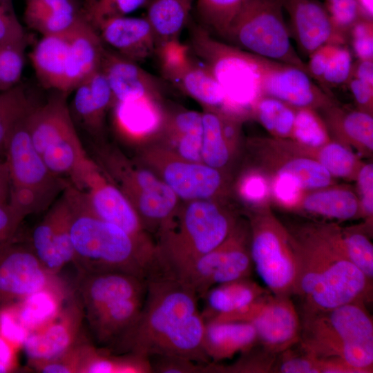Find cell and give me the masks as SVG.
Returning a JSON list of instances; mask_svg holds the SVG:
<instances>
[{
  "label": "cell",
  "instance_id": "cell-1",
  "mask_svg": "<svg viewBox=\"0 0 373 373\" xmlns=\"http://www.w3.org/2000/svg\"><path fill=\"white\" fill-rule=\"evenodd\" d=\"M198 300L195 292L178 278L162 272L152 274L146 279L139 318L118 352L148 358L177 356L210 363L203 348L205 321Z\"/></svg>",
  "mask_w": 373,
  "mask_h": 373
},
{
  "label": "cell",
  "instance_id": "cell-2",
  "mask_svg": "<svg viewBox=\"0 0 373 373\" xmlns=\"http://www.w3.org/2000/svg\"><path fill=\"white\" fill-rule=\"evenodd\" d=\"M293 238L297 258L294 294L300 296L305 312L370 298L372 283L334 247L317 225L304 228Z\"/></svg>",
  "mask_w": 373,
  "mask_h": 373
},
{
  "label": "cell",
  "instance_id": "cell-3",
  "mask_svg": "<svg viewBox=\"0 0 373 373\" xmlns=\"http://www.w3.org/2000/svg\"><path fill=\"white\" fill-rule=\"evenodd\" d=\"M71 207L73 263L79 274L123 272L146 280L158 271L156 259L119 227L88 212L73 186L65 189Z\"/></svg>",
  "mask_w": 373,
  "mask_h": 373
},
{
  "label": "cell",
  "instance_id": "cell-4",
  "mask_svg": "<svg viewBox=\"0 0 373 373\" xmlns=\"http://www.w3.org/2000/svg\"><path fill=\"white\" fill-rule=\"evenodd\" d=\"M222 200L181 201L155 238L160 272L177 276L229 236L238 220Z\"/></svg>",
  "mask_w": 373,
  "mask_h": 373
},
{
  "label": "cell",
  "instance_id": "cell-5",
  "mask_svg": "<svg viewBox=\"0 0 373 373\" xmlns=\"http://www.w3.org/2000/svg\"><path fill=\"white\" fill-rule=\"evenodd\" d=\"M365 302L304 312L300 346L318 358L340 359L360 373L372 372L373 321Z\"/></svg>",
  "mask_w": 373,
  "mask_h": 373
},
{
  "label": "cell",
  "instance_id": "cell-6",
  "mask_svg": "<svg viewBox=\"0 0 373 373\" xmlns=\"http://www.w3.org/2000/svg\"><path fill=\"white\" fill-rule=\"evenodd\" d=\"M67 93L56 91L46 102L36 104L26 122L32 145L47 167L75 188L84 189L98 168L84 149L67 103Z\"/></svg>",
  "mask_w": 373,
  "mask_h": 373
},
{
  "label": "cell",
  "instance_id": "cell-7",
  "mask_svg": "<svg viewBox=\"0 0 373 373\" xmlns=\"http://www.w3.org/2000/svg\"><path fill=\"white\" fill-rule=\"evenodd\" d=\"M95 161L128 200L152 236L169 222L181 203L169 186L142 164L103 142L93 145Z\"/></svg>",
  "mask_w": 373,
  "mask_h": 373
},
{
  "label": "cell",
  "instance_id": "cell-8",
  "mask_svg": "<svg viewBox=\"0 0 373 373\" xmlns=\"http://www.w3.org/2000/svg\"><path fill=\"white\" fill-rule=\"evenodd\" d=\"M28 115L13 129L4 155L10 180L9 204L24 218L48 209L69 183L51 172L34 148Z\"/></svg>",
  "mask_w": 373,
  "mask_h": 373
},
{
  "label": "cell",
  "instance_id": "cell-9",
  "mask_svg": "<svg viewBox=\"0 0 373 373\" xmlns=\"http://www.w3.org/2000/svg\"><path fill=\"white\" fill-rule=\"evenodd\" d=\"M190 48L214 76L225 96L223 111L241 120L262 95L249 52L216 39L200 25L190 28Z\"/></svg>",
  "mask_w": 373,
  "mask_h": 373
},
{
  "label": "cell",
  "instance_id": "cell-10",
  "mask_svg": "<svg viewBox=\"0 0 373 373\" xmlns=\"http://www.w3.org/2000/svg\"><path fill=\"white\" fill-rule=\"evenodd\" d=\"M283 9L281 0H246L226 39L241 49L294 66L310 76L307 64L291 44Z\"/></svg>",
  "mask_w": 373,
  "mask_h": 373
},
{
  "label": "cell",
  "instance_id": "cell-11",
  "mask_svg": "<svg viewBox=\"0 0 373 373\" xmlns=\"http://www.w3.org/2000/svg\"><path fill=\"white\" fill-rule=\"evenodd\" d=\"M249 216L253 265L272 294L290 297L294 294L297 276L293 236L267 207L253 210Z\"/></svg>",
  "mask_w": 373,
  "mask_h": 373
},
{
  "label": "cell",
  "instance_id": "cell-12",
  "mask_svg": "<svg viewBox=\"0 0 373 373\" xmlns=\"http://www.w3.org/2000/svg\"><path fill=\"white\" fill-rule=\"evenodd\" d=\"M142 146L139 162L163 180L180 201L222 200L227 194L224 172L184 159L155 140Z\"/></svg>",
  "mask_w": 373,
  "mask_h": 373
},
{
  "label": "cell",
  "instance_id": "cell-13",
  "mask_svg": "<svg viewBox=\"0 0 373 373\" xmlns=\"http://www.w3.org/2000/svg\"><path fill=\"white\" fill-rule=\"evenodd\" d=\"M253 262L250 254L249 224L238 221L229 236L174 277L202 298L215 285L248 278Z\"/></svg>",
  "mask_w": 373,
  "mask_h": 373
},
{
  "label": "cell",
  "instance_id": "cell-14",
  "mask_svg": "<svg viewBox=\"0 0 373 373\" xmlns=\"http://www.w3.org/2000/svg\"><path fill=\"white\" fill-rule=\"evenodd\" d=\"M73 187L78 200L88 212L123 229L156 258L155 239L145 229L124 194L99 166L88 178L83 190Z\"/></svg>",
  "mask_w": 373,
  "mask_h": 373
},
{
  "label": "cell",
  "instance_id": "cell-15",
  "mask_svg": "<svg viewBox=\"0 0 373 373\" xmlns=\"http://www.w3.org/2000/svg\"><path fill=\"white\" fill-rule=\"evenodd\" d=\"M64 287L57 274L42 265L28 242L19 241L17 236L0 248V311L40 290Z\"/></svg>",
  "mask_w": 373,
  "mask_h": 373
},
{
  "label": "cell",
  "instance_id": "cell-16",
  "mask_svg": "<svg viewBox=\"0 0 373 373\" xmlns=\"http://www.w3.org/2000/svg\"><path fill=\"white\" fill-rule=\"evenodd\" d=\"M249 52L262 95L278 99L296 108L325 109L334 104L332 97L303 70Z\"/></svg>",
  "mask_w": 373,
  "mask_h": 373
},
{
  "label": "cell",
  "instance_id": "cell-17",
  "mask_svg": "<svg viewBox=\"0 0 373 373\" xmlns=\"http://www.w3.org/2000/svg\"><path fill=\"white\" fill-rule=\"evenodd\" d=\"M165 78L200 103L203 109L223 111L224 92L208 68L198 64L191 48L179 41L169 42L156 49Z\"/></svg>",
  "mask_w": 373,
  "mask_h": 373
},
{
  "label": "cell",
  "instance_id": "cell-18",
  "mask_svg": "<svg viewBox=\"0 0 373 373\" xmlns=\"http://www.w3.org/2000/svg\"><path fill=\"white\" fill-rule=\"evenodd\" d=\"M57 316L44 327L28 333L23 347L35 368L57 360L83 342L81 326L84 315L79 299L73 295Z\"/></svg>",
  "mask_w": 373,
  "mask_h": 373
},
{
  "label": "cell",
  "instance_id": "cell-19",
  "mask_svg": "<svg viewBox=\"0 0 373 373\" xmlns=\"http://www.w3.org/2000/svg\"><path fill=\"white\" fill-rule=\"evenodd\" d=\"M249 322L269 354L281 353L300 341L301 323L289 297L266 294Z\"/></svg>",
  "mask_w": 373,
  "mask_h": 373
},
{
  "label": "cell",
  "instance_id": "cell-20",
  "mask_svg": "<svg viewBox=\"0 0 373 373\" xmlns=\"http://www.w3.org/2000/svg\"><path fill=\"white\" fill-rule=\"evenodd\" d=\"M290 18L300 50L308 56L327 44H344L347 35L332 22L325 6L316 0H281Z\"/></svg>",
  "mask_w": 373,
  "mask_h": 373
},
{
  "label": "cell",
  "instance_id": "cell-21",
  "mask_svg": "<svg viewBox=\"0 0 373 373\" xmlns=\"http://www.w3.org/2000/svg\"><path fill=\"white\" fill-rule=\"evenodd\" d=\"M77 289L86 317L115 301L145 295L146 280L116 271L79 274Z\"/></svg>",
  "mask_w": 373,
  "mask_h": 373
},
{
  "label": "cell",
  "instance_id": "cell-22",
  "mask_svg": "<svg viewBox=\"0 0 373 373\" xmlns=\"http://www.w3.org/2000/svg\"><path fill=\"white\" fill-rule=\"evenodd\" d=\"M111 109L117 132L141 145L157 137L167 112L162 106V97L150 96L115 102Z\"/></svg>",
  "mask_w": 373,
  "mask_h": 373
},
{
  "label": "cell",
  "instance_id": "cell-23",
  "mask_svg": "<svg viewBox=\"0 0 373 373\" xmlns=\"http://www.w3.org/2000/svg\"><path fill=\"white\" fill-rule=\"evenodd\" d=\"M101 70L111 90L113 103L150 96L162 97V86L139 65L105 48Z\"/></svg>",
  "mask_w": 373,
  "mask_h": 373
},
{
  "label": "cell",
  "instance_id": "cell-24",
  "mask_svg": "<svg viewBox=\"0 0 373 373\" xmlns=\"http://www.w3.org/2000/svg\"><path fill=\"white\" fill-rule=\"evenodd\" d=\"M104 50L99 32L84 16L73 30L63 93L69 95L100 69Z\"/></svg>",
  "mask_w": 373,
  "mask_h": 373
},
{
  "label": "cell",
  "instance_id": "cell-25",
  "mask_svg": "<svg viewBox=\"0 0 373 373\" xmlns=\"http://www.w3.org/2000/svg\"><path fill=\"white\" fill-rule=\"evenodd\" d=\"M69 106L73 119L93 137L102 141L106 114L111 108V90L101 68L75 90Z\"/></svg>",
  "mask_w": 373,
  "mask_h": 373
},
{
  "label": "cell",
  "instance_id": "cell-26",
  "mask_svg": "<svg viewBox=\"0 0 373 373\" xmlns=\"http://www.w3.org/2000/svg\"><path fill=\"white\" fill-rule=\"evenodd\" d=\"M145 295L111 303L86 316L95 341L111 352L119 350L137 321Z\"/></svg>",
  "mask_w": 373,
  "mask_h": 373
},
{
  "label": "cell",
  "instance_id": "cell-27",
  "mask_svg": "<svg viewBox=\"0 0 373 373\" xmlns=\"http://www.w3.org/2000/svg\"><path fill=\"white\" fill-rule=\"evenodd\" d=\"M97 32L104 44L136 63L155 52L153 33L146 17L125 16L113 19L102 23Z\"/></svg>",
  "mask_w": 373,
  "mask_h": 373
},
{
  "label": "cell",
  "instance_id": "cell-28",
  "mask_svg": "<svg viewBox=\"0 0 373 373\" xmlns=\"http://www.w3.org/2000/svg\"><path fill=\"white\" fill-rule=\"evenodd\" d=\"M202 112L178 109L166 112L163 126L154 140L178 156L202 162Z\"/></svg>",
  "mask_w": 373,
  "mask_h": 373
},
{
  "label": "cell",
  "instance_id": "cell-29",
  "mask_svg": "<svg viewBox=\"0 0 373 373\" xmlns=\"http://www.w3.org/2000/svg\"><path fill=\"white\" fill-rule=\"evenodd\" d=\"M256 343L257 334L250 322H205L203 348L210 361L218 362L245 353Z\"/></svg>",
  "mask_w": 373,
  "mask_h": 373
},
{
  "label": "cell",
  "instance_id": "cell-30",
  "mask_svg": "<svg viewBox=\"0 0 373 373\" xmlns=\"http://www.w3.org/2000/svg\"><path fill=\"white\" fill-rule=\"evenodd\" d=\"M75 26L60 34L42 36L29 55L36 77L46 89L63 92L68 49Z\"/></svg>",
  "mask_w": 373,
  "mask_h": 373
},
{
  "label": "cell",
  "instance_id": "cell-31",
  "mask_svg": "<svg viewBox=\"0 0 373 373\" xmlns=\"http://www.w3.org/2000/svg\"><path fill=\"white\" fill-rule=\"evenodd\" d=\"M269 292L249 277L219 284L209 289L202 297L204 307L201 314L205 322L220 321L245 309Z\"/></svg>",
  "mask_w": 373,
  "mask_h": 373
},
{
  "label": "cell",
  "instance_id": "cell-32",
  "mask_svg": "<svg viewBox=\"0 0 373 373\" xmlns=\"http://www.w3.org/2000/svg\"><path fill=\"white\" fill-rule=\"evenodd\" d=\"M84 16L76 0H25L24 21L42 36L64 32Z\"/></svg>",
  "mask_w": 373,
  "mask_h": 373
},
{
  "label": "cell",
  "instance_id": "cell-33",
  "mask_svg": "<svg viewBox=\"0 0 373 373\" xmlns=\"http://www.w3.org/2000/svg\"><path fill=\"white\" fill-rule=\"evenodd\" d=\"M193 0H152L146 19L152 29L155 50L178 40L189 21Z\"/></svg>",
  "mask_w": 373,
  "mask_h": 373
},
{
  "label": "cell",
  "instance_id": "cell-34",
  "mask_svg": "<svg viewBox=\"0 0 373 373\" xmlns=\"http://www.w3.org/2000/svg\"><path fill=\"white\" fill-rule=\"evenodd\" d=\"M323 111L327 128L342 141L365 152L372 151V114L359 109L345 111L336 106L335 104Z\"/></svg>",
  "mask_w": 373,
  "mask_h": 373
},
{
  "label": "cell",
  "instance_id": "cell-35",
  "mask_svg": "<svg viewBox=\"0 0 373 373\" xmlns=\"http://www.w3.org/2000/svg\"><path fill=\"white\" fill-rule=\"evenodd\" d=\"M330 219L349 220L361 213L359 198L347 188L325 187L303 195L298 207Z\"/></svg>",
  "mask_w": 373,
  "mask_h": 373
},
{
  "label": "cell",
  "instance_id": "cell-36",
  "mask_svg": "<svg viewBox=\"0 0 373 373\" xmlns=\"http://www.w3.org/2000/svg\"><path fill=\"white\" fill-rule=\"evenodd\" d=\"M318 227L334 247L372 283L373 245L365 233L354 228L344 229L334 225Z\"/></svg>",
  "mask_w": 373,
  "mask_h": 373
},
{
  "label": "cell",
  "instance_id": "cell-37",
  "mask_svg": "<svg viewBox=\"0 0 373 373\" xmlns=\"http://www.w3.org/2000/svg\"><path fill=\"white\" fill-rule=\"evenodd\" d=\"M202 117V162L224 172L237 149L225 135L221 111L204 108Z\"/></svg>",
  "mask_w": 373,
  "mask_h": 373
},
{
  "label": "cell",
  "instance_id": "cell-38",
  "mask_svg": "<svg viewBox=\"0 0 373 373\" xmlns=\"http://www.w3.org/2000/svg\"><path fill=\"white\" fill-rule=\"evenodd\" d=\"M66 287L37 291L22 300L19 321L28 333L53 320L63 307V301L72 295Z\"/></svg>",
  "mask_w": 373,
  "mask_h": 373
},
{
  "label": "cell",
  "instance_id": "cell-39",
  "mask_svg": "<svg viewBox=\"0 0 373 373\" xmlns=\"http://www.w3.org/2000/svg\"><path fill=\"white\" fill-rule=\"evenodd\" d=\"M296 108L270 96L261 95L255 102L251 115L277 139L291 137Z\"/></svg>",
  "mask_w": 373,
  "mask_h": 373
},
{
  "label": "cell",
  "instance_id": "cell-40",
  "mask_svg": "<svg viewBox=\"0 0 373 373\" xmlns=\"http://www.w3.org/2000/svg\"><path fill=\"white\" fill-rule=\"evenodd\" d=\"M35 105L21 85L0 92V159L13 129Z\"/></svg>",
  "mask_w": 373,
  "mask_h": 373
},
{
  "label": "cell",
  "instance_id": "cell-41",
  "mask_svg": "<svg viewBox=\"0 0 373 373\" xmlns=\"http://www.w3.org/2000/svg\"><path fill=\"white\" fill-rule=\"evenodd\" d=\"M246 0H196L200 26L209 32L227 37L230 26Z\"/></svg>",
  "mask_w": 373,
  "mask_h": 373
},
{
  "label": "cell",
  "instance_id": "cell-42",
  "mask_svg": "<svg viewBox=\"0 0 373 373\" xmlns=\"http://www.w3.org/2000/svg\"><path fill=\"white\" fill-rule=\"evenodd\" d=\"M291 137L309 149H318L331 141L325 121L310 108H296Z\"/></svg>",
  "mask_w": 373,
  "mask_h": 373
},
{
  "label": "cell",
  "instance_id": "cell-43",
  "mask_svg": "<svg viewBox=\"0 0 373 373\" xmlns=\"http://www.w3.org/2000/svg\"><path fill=\"white\" fill-rule=\"evenodd\" d=\"M276 172H285L294 176L303 191L317 190L328 187L333 183V177L315 158L296 156L285 160Z\"/></svg>",
  "mask_w": 373,
  "mask_h": 373
},
{
  "label": "cell",
  "instance_id": "cell-44",
  "mask_svg": "<svg viewBox=\"0 0 373 373\" xmlns=\"http://www.w3.org/2000/svg\"><path fill=\"white\" fill-rule=\"evenodd\" d=\"M317 160L331 174L339 178H356L361 167L356 155L343 143L329 142L315 149Z\"/></svg>",
  "mask_w": 373,
  "mask_h": 373
},
{
  "label": "cell",
  "instance_id": "cell-45",
  "mask_svg": "<svg viewBox=\"0 0 373 373\" xmlns=\"http://www.w3.org/2000/svg\"><path fill=\"white\" fill-rule=\"evenodd\" d=\"M147 2L148 0H84L83 11L86 20L97 30L106 21L125 17Z\"/></svg>",
  "mask_w": 373,
  "mask_h": 373
},
{
  "label": "cell",
  "instance_id": "cell-46",
  "mask_svg": "<svg viewBox=\"0 0 373 373\" xmlns=\"http://www.w3.org/2000/svg\"><path fill=\"white\" fill-rule=\"evenodd\" d=\"M26 42L0 45V92L18 84L22 75Z\"/></svg>",
  "mask_w": 373,
  "mask_h": 373
},
{
  "label": "cell",
  "instance_id": "cell-47",
  "mask_svg": "<svg viewBox=\"0 0 373 373\" xmlns=\"http://www.w3.org/2000/svg\"><path fill=\"white\" fill-rule=\"evenodd\" d=\"M236 191L242 200L253 210L263 208L271 193V184L258 170L246 171L239 178Z\"/></svg>",
  "mask_w": 373,
  "mask_h": 373
},
{
  "label": "cell",
  "instance_id": "cell-48",
  "mask_svg": "<svg viewBox=\"0 0 373 373\" xmlns=\"http://www.w3.org/2000/svg\"><path fill=\"white\" fill-rule=\"evenodd\" d=\"M301 347V346H300ZM296 353L290 348L281 352L276 372L283 373H321L322 360L305 351Z\"/></svg>",
  "mask_w": 373,
  "mask_h": 373
},
{
  "label": "cell",
  "instance_id": "cell-49",
  "mask_svg": "<svg viewBox=\"0 0 373 373\" xmlns=\"http://www.w3.org/2000/svg\"><path fill=\"white\" fill-rule=\"evenodd\" d=\"M352 64L348 48L338 45L326 66L321 83L332 86L347 83L351 77Z\"/></svg>",
  "mask_w": 373,
  "mask_h": 373
},
{
  "label": "cell",
  "instance_id": "cell-50",
  "mask_svg": "<svg viewBox=\"0 0 373 373\" xmlns=\"http://www.w3.org/2000/svg\"><path fill=\"white\" fill-rule=\"evenodd\" d=\"M303 189L298 180L285 172H276L271 184V193L278 203L287 208L299 204Z\"/></svg>",
  "mask_w": 373,
  "mask_h": 373
},
{
  "label": "cell",
  "instance_id": "cell-51",
  "mask_svg": "<svg viewBox=\"0 0 373 373\" xmlns=\"http://www.w3.org/2000/svg\"><path fill=\"white\" fill-rule=\"evenodd\" d=\"M325 7L335 26L346 35L356 22L366 18L355 0H325Z\"/></svg>",
  "mask_w": 373,
  "mask_h": 373
},
{
  "label": "cell",
  "instance_id": "cell-52",
  "mask_svg": "<svg viewBox=\"0 0 373 373\" xmlns=\"http://www.w3.org/2000/svg\"><path fill=\"white\" fill-rule=\"evenodd\" d=\"M26 42L24 29L15 11L12 0H0V45Z\"/></svg>",
  "mask_w": 373,
  "mask_h": 373
},
{
  "label": "cell",
  "instance_id": "cell-53",
  "mask_svg": "<svg viewBox=\"0 0 373 373\" xmlns=\"http://www.w3.org/2000/svg\"><path fill=\"white\" fill-rule=\"evenodd\" d=\"M153 372L157 373H204L207 365L190 359L169 355L149 357Z\"/></svg>",
  "mask_w": 373,
  "mask_h": 373
},
{
  "label": "cell",
  "instance_id": "cell-54",
  "mask_svg": "<svg viewBox=\"0 0 373 373\" xmlns=\"http://www.w3.org/2000/svg\"><path fill=\"white\" fill-rule=\"evenodd\" d=\"M352 45L358 59L373 60V21L363 18L350 29Z\"/></svg>",
  "mask_w": 373,
  "mask_h": 373
},
{
  "label": "cell",
  "instance_id": "cell-55",
  "mask_svg": "<svg viewBox=\"0 0 373 373\" xmlns=\"http://www.w3.org/2000/svg\"><path fill=\"white\" fill-rule=\"evenodd\" d=\"M356 179L360 194L361 213L369 219L373 213V164L361 165Z\"/></svg>",
  "mask_w": 373,
  "mask_h": 373
},
{
  "label": "cell",
  "instance_id": "cell-56",
  "mask_svg": "<svg viewBox=\"0 0 373 373\" xmlns=\"http://www.w3.org/2000/svg\"><path fill=\"white\" fill-rule=\"evenodd\" d=\"M23 219L9 203H0V248L17 236Z\"/></svg>",
  "mask_w": 373,
  "mask_h": 373
},
{
  "label": "cell",
  "instance_id": "cell-57",
  "mask_svg": "<svg viewBox=\"0 0 373 373\" xmlns=\"http://www.w3.org/2000/svg\"><path fill=\"white\" fill-rule=\"evenodd\" d=\"M338 45L341 44H325L309 55V60L307 66L312 78L322 82L326 66Z\"/></svg>",
  "mask_w": 373,
  "mask_h": 373
},
{
  "label": "cell",
  "instance_id": "cell-58",
  "mask_svg": "<svg viewBox=\"0 0 373 373\" xmlns=\"http://www.w3.org/2000/svg\"><path fill=\"white\" fill-rule=\"evenodd\" d=\"M347 83L359 110L372 114L373 86L353 77Z\"/></svg>",
  "mask_w": 373,
  "mask_h": 373
},
{
  "label": "cell",
  "instance_id": "cell-59",
  "mask_svg": "<svg viewBox=\"0 0 373 373\" xmlns=\"http://www.w3.org/2000/svg\"><path fill=\"white\" fill-rule=\"evenodd\" d=\"M352 77L373 86V60L358 59L353 62L350 78Z\"/></svg>",
  "mask_w": 373,
  "mask_h": 373
},
{
  "label": "cell",
  "instance_id": "cell-60",
  "mask_svg": "<svg viewBox=\"0 0 373 373\" xmlns=\"http://www.w3.org/2000/svg\"><path fill=\"white\" fill-rule=\"evenodd\" d=\"M10 180L4 159H0V203H9Z\"/></svg>",
  "mask_w": 373,
  "mask_h": 373
},
{
  "label": "cell",
  "instance_id": "cell-61",
  "mask_svg": "<svg viewBox=\"0 0 373 373\" xmlns=\"http://www.w3.org/2000/svg\"><path fill=\"white\" fill-rule=\"evenodd\" d=\"M363 15L368 19H372L373 6L372 0H355Z\"/></svg>",
  "mask_w": 373,
  "mask_h": 373
},
{
  "label": "cell",
  "instance_id": "cell-62",
  "mask_svg": "<svg viewBox=\"0 0 373 373\" xmlns=\"http://www.w3.org/2000/svg\"><path fill=\"white\" fill-rule=\"evenodd\" d=\"M11 370L10 367L0 362V373L8 372Z\"/></svg>",
  "mask_w": 373,
  "mask_h": 373
}]
</instances>
